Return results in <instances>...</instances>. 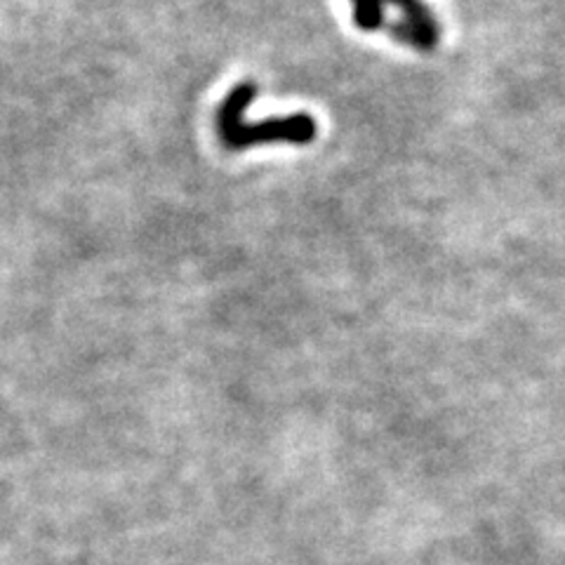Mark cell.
Returning a JSON list of instances; mask_svg holds the SVG:
<instances>
[{
    "instance_id": "obj_1",
    "label": "cell",
    "mask_w": 565,
    "mask_h": 565,
    "mask_svg": "<svg viewBox=\"0 0 565 565\" xmlns=\"http://www.w3.org/2000/svg\"><path fill=\"white\" fill-rule=\"evenodd\" d=\"M257 97V85L245 81L232 87L217 109V135L228 151H243L259 145H297L307 147L316 139L318 126L309 114H290L267 118L262 122H245V114Z\"/></svg>"
},
{
    "instance_id": "obj_2",
    "label": "cell",
    "mask_w": 565,
    "mask_h": 565,
    "mask_svg": "<svg viewBox=\"0 0 565 565\" xmlns=\"http://www.w3.org/2000/svg\"><path fill=\"white\" fill-rule=\"evenodd\" d=\"M401 10L403 22L388 26L392 39L419 52H431L440 41V24L424 0H384Z\"/></svg>"
},
{
    "instance_id": "obj_3",
    "label": "cell",
    "mask_w": 565,
    "mask_h": 565,
    "mask_svg": "<svg viewBox=\"0 0 565 565\" xmlns=\"http://www.w3.org/2000/svg\"><path fill=\"white\" fill-rule=\"evenodd\" d=\"M353 10V24L361 31L373 33L384 29V0H351Z\"/></svg>"
}]
</instances>
